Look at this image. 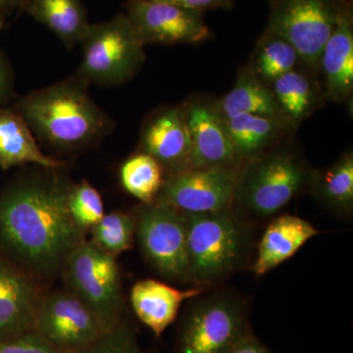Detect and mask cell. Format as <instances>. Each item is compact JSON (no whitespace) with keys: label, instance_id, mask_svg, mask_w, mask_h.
Returning a JSON list of instances; mask_svg holds the SVG:
<instances>
[{"label":"cell","instance_id":"obj_5","mask_svg":"<svg viewBox=\"0 0 353 353\" xmlns=\"http://www.w3.org/2000/svg\"><path fill=\"white\" fill-rule=\"evenodd\" d=\"M185 218L190 278L209 283L232 271L245 246V234L240 224L227 210L185 214Z\"/></svg>","mask_w":353,"mask_h":353},{"label":"cell","instance_id":"obj_7","mask_svg":"<svg viewBox=\"0 0 353 353\" xmlns=\"http://www.w3.org/2000/svg\"><path fill=\"white\" fill-rule=\"evenodd\" d=\"M245 333L240 301L217 294L197 303L185 316L176 353H229Z\"/></svg>","mask_w":353,"mask_h":353},{"label":"cell","instance_id":"obj_8","mask_svg":"<svg viewBox=\"0 0 353 353\" xmlns=\"http://www.w3.org/2000/svg\"><path fill=\"white\" fill-rule=\"evenodd\" d=\"M305 181V168L296 158L276 153L246 171L239 180L234 199L250 214L266 217L287 205Z\"/></svg>","mask_w":353,"mask_h":353},{"label":"cell","instance_id":"obj_26","mask_svg":"<svg viewBox=\"0 0 353 353\" xmlns=\"http://www.w3.org/2000/svg\"><path fill=\"white\" fill-rule=\"evenodd\" d=\"M273 83V94L283 115L294 122L303 120L314 102V92L308 79L292 70Z\"/></svg>","mask_w":353,"mask_h":353},{"label":"cell","instance_id":"obj_34","mask_svg":"<svg viewBox=\"0 0 353 353\" xmlns=\"http://www.w3.org/2000/svg\"><path fill=\"white\" fill-rule=\"evenodd\" d=\"M27 3L28 0H0V13L8 17L17 11L25 10Z\"/></svg>","mask_w":353,"mask_h":353},{"label":"cell","instance_id":"obj_18","mask_svg":"<svg viewBox=\"0 0 353 353\" xmlns=\"http://www.w3.org/2000/svg\"><path fill=\"white\" fill-rule=\"evenodd\" d=\"M27 164L52 170L66 166L41 152L32 130L13 108H0V168L9 170Z\"/></svg>","mask_w":353,"mask_h":353},{"label":"cell","instance_id":"obj_1","mask_svg":"<svg viewBox=\"0 0 353 353\" xmlns=\"http://www.w3.org/2000/svg\"><path fill=\"white\" fill-rule=\"evenodd\" d=\"M58 170L19 179L0 192V250L9 261L39 275L63 267L85 234L70 214L71 187Z\"/></svg>","mask_w":353,"mask_h":353},{"label":"cell","instance_id":"obj_13","mask_svg":"<svg viewBox=\"0 0 353 353\" xmlns=\"http://www.w3.org/2000/svg\"><path fill=\"white\" fill-rule=\"evenodd\" d=\"M41 301L31 279L0 259V341L34 332Z\"/></svg>","mask_w":353,"mask_h":353},{"label":"cell","instance_id":"obj_11","mask_svg":"<svg viewBox=\"0 0 353 353\" xmlns=\"http://www.w3.org/2000/svg\"><path fill=\"white\" fill-rule=\"evenodd\" d=\"M34 332L70 353L87 350L106 333L92 309L70 290L52 292L41 299Z\"/></svg>","mask_w":353,"mask_h":353},{"label":"cell","instance_id":"obj_16","mask_svg":"<svg viewBox=\"0 0 353 353\" xmlns=\"http://www.w3.org/2000/svg\"><path fill=\"white\" fill-rule=\"evenodd\" d=\"M201 289L179 290L159 281L143 280L137 283L131 292L134 313L157 336L175 321L183 301L199 296Z\"/></svg>","mask_w":353,"mask_h":353},{"label":"cell","instance_id":"obj_10","mask_svg":"<svg viewBox=\"0 0 353 353\" xmlns=\"http://www.w3.org/2000/svg\"><path fill=\"white\" fill-rule=\"evenodd\" d=\"M240 178L232 167L187 169L165 181L155 201L185 214L226 211Z\"/></svg>","mask_w":353,"mask_h":353},{"label":"cell","instance_id":"obj_4","mask_svg":"<svg viewBox=\"0 0 353 353\" xmlns=\"http://www.w3.org/2000/svg\"><path fill=\"white\" fill-rule=\"evenodd\" d=\"M70 292L92 309L108 332L120 323L122 290L115 256L94 241H83L63 265Z\"/></svg>","mask_w":353,"mask_h":353},{"label":"cell","instance_id":"obj_27","mask_svg":"<svg viewBox=\"0 0 353 353\" xmlns=\"http://www.w3.org/2000/svg\"><path fill=\"white\" fill-rule=\"evenodd\" d=\"M90 230L95 245L116 257L131 248L136 224L131 216L114 211L104 214Z\"/></svg>","mask_w":353,"mask_h":353},{"label":"cell","instance_id":"obj_29","mask_svg":"<svg viewBox=\"0 0 353 353\" xmlns=\"http://www.w3.org/2000/svg\"><path fill=\"white\" fill-rule=\"evenodd\" d=\"M79 353H145L127 325H116L94 345Z\"/></svg>","mask_w":353,"mask_h":353},{"label":"cell","instance_id":"obj_33","mask_svg":"<svg viewBox=\"0 0 353 353\" xmlns=\"http://www.w3.org/2000/svg\"><path fill=\"white\" fill-rule=\"evenodd\" d=\"M229 353H271L252 336L245 333Z\"/></svg>","mask_w":353,"mask_h":353},{"label":"cell","instance_id":"obj_35","mask_svg":"<svg viewBox=\"0 0 353 353\" xmlns=\"http://www.w3.org/2000/svg\"><path fill=\"white\" fill-rule=\"evenodd\" d=\"M6 16H4L3 14L0 13V32H1L2 30L6 27Z\"/></svg>","mask_w":353,"mask_h":353},{"label":"cell","instance_id":"obj_9","mask_svg":"<svg viewBox=\"0 0 353 353\" xmlns=\"http://www.w3.org/2000/svg\"><path fill=\"white\" fill-rule=\"evenodd\" d=\"M137 233L146 259L160 274L170 280L190 279L183 213L160 202L145 204L139 213Z\"/></svg>","mask_w":353,"mask_h":353},{"label":"cell","instance_id":"obj_6","mask_svg":"<svg viewBox=\"0 0 353 353\" xmlns=\"http://www.w3.org/2000/svg\"><path fill=\"white\" fill-rule=\"evenodd\" d=\"M267 31L292 44L299 57L316 68L341 9L334 0H273Z\"/></svg>","mask_w":353,"mask_h":353},{"label":"cell","instance_id":"obj_32","mask_svg":"<svg viewBox=\"0 0 353 353\" xmlns=\"http://www.w3.org/2000/svg\"><path fill=\"white\" fill-rule=\"evenodd\" d=\"M152 1L162 2V3L171 4V6L201 11V12L210 10V9L229 8L232 6V0H152Z\"/></svg>","mask_w":353,"mask_h":353},{"label":"cell","instance_id":"obj_3","mask_svg":"<svg viewBox=\"0 0 353 353\" xmlns=\"http://www.w3.org/2000/svg\"><path fill=\"white\" fill-rule=\"evenodd\" d=\"M80 44L83 55L76 75L88 85H122L136 75L145 62V46L125 13L90 24Z\"/></svg>","mask_w":353,"mask_h":353},{"label":"cell","instance_id":"obj_22","mask_svg":"<svg viewBox=\"0 0 353 353\" xmlns=\"http://www.w3.org/2000/svg\"><path fill=\"white\" fill-rule=\"evenodd\" d=\"M238 157H252L271 143L282 130L283 119L240 115L224 121Z\"/></svg>","mask_w":353,"mask_h":353},{"label":"cell","instance_id":"obj_36","mask_svg":"<svg viewBox=\"0 0 353 353\" xmlns=\"http://www.w3.org/2000/svg\"><path fill=\"white\" fill-rule=\"evenodd\" d=\"M271 1H273V0H271Z\"/></svg>","mask_w":353,"mask_h":353},{"label":"cell","instance_id":"obj_25","mask_svg":"<svg viewBox=\"0 0 353 353\" xmlns=\"http://www.w3.org/2000/svg\"><path fill=\"white\" fill-rule=\"evenodd\" d=\"M299 58L292 44L277 34L267 31L257 48L255 72L262 80L274 82L292 71Z\"/></svg>","mask_w":353,"mask_h":353},{"label":"cell","instance_id":"obj_19","mask_svg":"<svg viewBox=\"0 0 353 353\" xmlns=\"http://www.w3.org/2000/svg\"><path fill=\"white\" fill-rule=\"evenodd\" d=\"M318 234L310 223L292 215H283L270 223L259 245L253 265L256 276H263L299 252Z\"/></svg>","mask_w":353,"mask_h":353},{"label":"cell","instance_id":"obj_14","mask_svg":"<svg viewBox=\"0 0 353 353\" xmlns=\"http://www.w3.org/2000/svg\"><path fill=\"white\" fill-rule=\"evenodd\" d=\"M185 118L190 139L188 169L232 167L239 157L219 114L208 106L194 105Z\"/></svg>","mask_w":353,"mask_h":353},{"label":"cell","instance_id":"obj_12","mask_svg":"<svg viewBox=\"0 0 353 353\" xmlns=\"http://www.w3.org/2000/svg\"><path fill=\"white\" fill-rule=\"evenodd\" d=\"M125 14L145 46L197 43L211 36L201 11L152 0H128Z\"/></svg>","mask_w":353,"mask_h":353},{"label":"cell","instance_id":"obj_20","mask_svg":"<svg viewBox=\"0 0 353 353\" xmlns=\"http://www.w3.org/2000/svg\"><path fill=\"white\" fill-rule=\"evenodd\" d=\"M25 10L68 48L81 43L90 26L81 0H28Z\"/></svg>","mask_w":353,"mask_h":353},{"label":"cell","instance_id":"obj_28","mask_svg":"<svg viewBox=\"0 0 353 353\" xmlns=\"http://www.w3.org/2000/svg\"><path fill=\"white\" fill-rule=\"evenodd\" d=\"M68 208L74 222L83 232L92 229L105 214L101 194L87 181L70 188Z\"/></svg>","mask_w":353,"mask_h":353},{"label":"cell","instance_id":"obj_21","mask_svg":"<svg viewBox=\"0 0 353 353\" xmlns=\"http://www.w3.org/2000/svg\"><path fill=\"white\" fill-rule=\"evenodd\" d=\"M220 110L225 120L240 115H259L280 119L285 117L270 90L250 76L239 79L231 92L221 101Z\"/></svg>","mask_w":353,"mask_h":353},{"label":"cell","instance_id":"obj_2","mask_svg":"<svg viewBox=\"0 0 353 353\" xmlns=\"http://www.w3.org/2000/svg\"><path fill=\"white\" fill-rule=\"evenodd\" d=\"M79 76L30 92L14 105L41 141L60 152L94 145L112 131L110 116L95 103Z\"/></svg>","mask_w":353,"mask_h":353},{"label":"cell","instance_id":"obj_15","mask_svg":"<svg viewBox=\"0 0 353 353\" xmlns=\"http://www.w3.org/2000/svg\"><path fill=\"white\" fill-rule=\"evenodd\" d=\"M141 145V152L154 158L173 174L187 170L190 139L185 111L169 108L155 115L143 129Z\"/></svg>","mask_w":353,"mask_h":353},{"label":"cell","instance_id":"obj_30","mask_svg":"<svg viewBox=\"0 0 353 353\" xmlns=\"http://www.w3.org/2000/svg\"><path fill=\"white\" fill-rule=\"evenodd\" d=\"M0 353H70L55 347L36 332L0 341Z\"/></svg>","mask_w":353,"mask_h":353},{"label":"cell","instance_id":"obj_24","mask_svg":"<svg viewBox=\"0 0 353 353\" xmlns=\"http://www.w3.org/2000/svg\"><path fill=\"white\" fill-rule=\"evenodd\" d=\"M316 194L325 204L340 212H350L353 205V157L347 153L318 176Z\"/></svg>","mask_w":353,"mask_h":353},{"label":"cell","instance_id":"obj_31","mask_svg":"<svg viewBox=\"0 0 353 353\" xmlns=\"http://www.w3.org/2000/svg\"><path fill=\"white\" fill-rule=\"evenodd\" d=\"M14 72L8 58L0 50V105L8 103L15 97Z\"/></svg>","mask_w":353,"mask_h":353},{"label":"cell","instance_id":"obj_23","mask_svg":"<svg viewBox=\"0 0 353 353\" xmlns=\"http://www.w3.org/2000/svg\"><path fill=\"white\" fill-rule=\"evenodd\" d=\"M120 182L131 196L143 204L155 201L164 185V168L145 152L128 158L120 168Z\"/></svg>","mask_w":353,"mask_h":353},{"label":"cell","instance_id":"obj_17","mask_svg":"<svg viewBox=\"0 0 353 353\" xmlns=\"http://www.w3.org/2000/svg\"><path fill=\"white\" fill-rule=\"evenodd\" d=\"M325 80L327 95L334 101H343L352 94L353 88V30L348 10H341L331 37H330L320 61Z\"/></svg>","mask_w":353,"mask_h":353}]
</instances>
